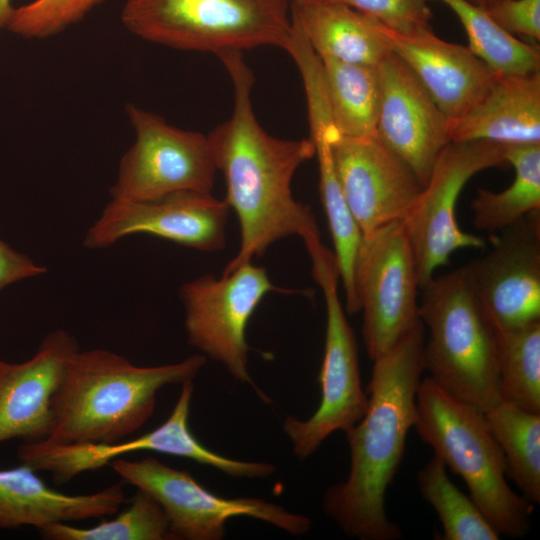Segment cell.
<instances>
[{
    "label": "cell",
    "mask_w": 540,
    "mask_h": 540,
    "mask_svg": "<svg viewBox=\"0 0 540 540\" xmlns=\"http://www.w3.org/2000/svg\"><path fill=\"white\" fill-rule=\"evenodd\" d=\"M378 70L381 101L376 137L424 186L440 153L451 142L449 119L396 54L391 52Z\"/></svg>",
    "instance_id": "cell-17"
},
{
    "label": "cell",
    "mask_w": 540,
    "mask_h": 540,
    "mask_svg": "<svg viewBox=\"0 0 540 540\" xmlns=\"http://www.w3.org/2000/svg\"><path fill=\"white\" fill-rule=\"evenodd\" d=\"M234 88L231 116L207 136L217 172L226 184L228 206L238 218L241 241L222 275L260 257L280 239L320 238L310 208L296 201L291 182L297 169L315 156L310 138L280 139L259 124L251 101L254 75L242 52L217 55Z\"/></svg>",
    "instance_id": "cell-1"
},
{
    "label": "cell",
    "mask_w": 540,
    "mask_h": 540,
    "mask_svg": "<svg viewBox=\"0 0 540 540\" xmlns=\"http://www.w3.org/2000/svg\"><path fill=\"white\" fill-rule=\"evenodd\" d=\"M230 207L211 192L180 191L149 200L111 201L87 230L83 245L104 249L134 234H149L200 251L226 246Z\"/></svg>",
    "instance_id": "cell-14"
},
{
    "label": "cell",
    "mask_w": 540,
    "mask_h": 540,
    "mask_svg": "<svg viewBox=\"0 0 540 540\" xmlns=\"http://www.w3.org/2000/svg\"><path fill=\"white\" fill-rule=\"evenodd\" d=\"M287 0H126L121 22L135 36L170 48L242 52L285 49L292 19Z\"/></svg>",
    "instance_id": "cell-6"
},
{
    "label": "cell",
    "mask_w": 540,
    "mask_h": 540,
    "mask_svg": "<svg viewBox=\"0 0 540 540\" xmlns=\"http://www.w3.org/2000/svg\"><path fill=\"white\" fill-rule=\"evenodd\" d=\"M310 139L315 146L319 167V194L327 218L334 257L345 293V308L349 314L359 312L354 270L362 243L361 230L342 192L332 156V129L325 121L310 124Z\"/></svg>",
    "instance_id": "cell-23"
},
{
    "label": "cell",
    "mask_w": 540,
    "mask_h": 540,
    "mask_svg": "<svg viewBox=\"0 0 540 540\" xmlns=\"http://www.w3.org/2000/svg\"><path fill=\"white\" fill-rule=\"evenodd\" d=\"M30 466L0 470V529L82 521L118 512L126 502L121 483L90 494L69 495L49 487Z\"/></svg>",
    "instance_id": "cell-20"
},
{
    "label": "cell",
    "mask_w": 540,
    "mask_h": 540,
    "mask_svg": "<svg viewBox=\"0 0 540 540\" xmlns=\"http://www.w3.org/2000/svg\"><path fill=\"white\" fill-rule=\"evenodd\" d=\"M539 211L498 232L491 249L464 266L500 333L540 320Z\"/></svg>",
    "instance_id": "cell-15"
},
{
    "label": "cell",
    "mask_w": 540,
    "mask_h": 540,
    "mask_svg": "<svg viewBox=\"0 0 540 540\" xmlns=\"http://www.w3.org/2000/svg\"><path fill=\"white\" fill-rule=\"evenodd\" d=\"M510 35L540 40V0H501L485 9Z\"/></svg>",
    "instance_id": "cell-33"
},
{
    "label": "cell",
    "mask_w": 540,
    "mask_h": 540,
    "mask_svg": "<svg viewBox=\"0 0 540 540\" xmlns=\"http://www.w3.org/2000/svg\"><path fill=\"white\" fill-rule=\"evenodd\" d=\"M499 378L503 401L540 414V320L500 333Z\"/></svg>",
    "instance_id": "cell-29"
},
{
    "label": "cell",
    "mask_w": 540,
    "mask_h": 540,
    "mask_svg": "<svg viewBox=\"0 0 540 540\" xmlns=\"http://www.w3.org/2000/svg\"><path fill=\"white\" fill-rule=\"evenodd\" d=\"M193 380L181 384L179 397L169 417L154 430L132 440L114 443L51 444L30 443L24 450V460L37 472L52 475L62 484L81 473L110 465L126 454L153 451L193 460L236 478L261 479L276 472L267 462L243 461L218 454L204 446L189 427Z\"/></svg>",
    "instance_id": "cell-13"
},
{
    "label": "cell",
    "mask_w": 540,
    "mask_h": 540,
    "mask_svg": "<svg viewBox=\"0 0 540 540\" xmlns=\"http://www.w3.org/2000/svg\"><path fill=\"white\" fill-rule=\"evenodd\" d=\"M333 124L340 136H376L381 101L378 67L320 58Z\"/></svg>",
    "instance_id": "cell-24"
},
{
    "label": "cell",
    "mask_w": 540,
    "mask_h": 540,
    "mask_svg": "<svg viewBox=\"0 0 540 540\" xmlns=\"http://www.w3.org/2000/svg\"><path fill=\"white\" fill-rule=\"evenodd\" d=\"M103 1L33 0L14 8L6 28L26 39H46L79 23Z\"/></svg>",
    "instance_id": "cell-31"
},
{
    "label": "cell",
    "mask_w": 540,
    "mask_h": 540,
    "mask_svg": "<svg viewBox=\"0 0 540 540\" xmlns=\"http://www.w3.org/2000/svg\"><path fill=\"white\" fill-rule=\"evenodd\" d=\"M472 4L480 7L481 9H487L488 7L492 6L493 4L501 1V0H468Z\"/></svg>",
    "instance_id": "cell-36"
},
{
    "label": "cell",
    "mask_w": 540,
    "mask_h": 540,
    "mask_svg": "<svg viewBox=\"0 0 540 540\" xmlns=\"http://www.w3.org/2000/svg\"><path fill=\"white\" fill-rule=\"evenodd\" d=\"M426 337L421 320L373 361L363 417L345 431L350 451L347 478L328 488L324 513L349 537L397 540L399 525L387 515L386 494L401 465L413 428Z\"/></svg>",
    "instance_id": "cell-2"
},
{
    "label": "cell",
    "mask_w": 540,
    "mask_h": 540,
    "mask_svg": "<svg viewBox=\"0 0 540 540\" xmlns=\"http://www.w3.org/2000/svg\"><path fill=\"white\" fill-rule=\"evenodd\" d=\"M434 1L442 2L452 10L466 32L468 47L492 70L517 75L540 72L538 45L510 35L484 9L468 0Z\"/></svg>",
    "instance_id": "cell-27"
},
{
    "label": "cell",
    "mask_w": 540,
    "mask_h": 540,
    "mask_svg": "<svg viewBox=\"0 0 540 540\" xmlns=\"http://www.w3.org/2000/svg\"><path fill=\"white\" fill-rule=\"evenodd\" d=\"M448 132L451 142L540 144V72L498 73L473 107L449 120Z\"/></svg>",
    "instance_id": "cell-21"
},
{
    "label": "cell",
    "mask_w": 540,
    "mask_h": 540,
    "mask_svg": "<svg viewBox=\"0 0 540 540\" xmlns=\"http://www.w3.org/2000/svg\"><path fill=\"white\" fill-rule=\"evenodd\" d=\"M287 1H289V2L291 3V2H293L294 0H287Z\"/></svg>",
    "instance_id": "cell-37"
},
{
    "label": "cell",
    "mask_w": 540,
    "mask_h": 540,
    "mask_svg": "<svg viewBox=\"0 0 540 540\" xmlns=\"http://www.w3.org/2000/svg\"><path fill=\"white\" fill-rule=\"evenodd\" d=\"M420 291L419 317L427 332L425 371L443 389L485 413L502 400L500 332L464 266L433 276Z\"/></svg>",
    "instance_id": "cell-4"
},
{
    "label": "cell",
    "mask_w": 540,
    "mask_h": 540,
    "mask_svg": "<svg viewBox=\"0 0 540 540\" xmlns=\"http://www.w3.org/2000/svg\"><path fill=\"white\" fill-rule=\"evenodd\" d=\"M47 269L30 257L12 249L0 239V290L6 286L44 274Z\"/></svg>",
    "instance_id": "cell-34"
},
{
    "label": "cell",
    "mask_w": 540,
    "mask_h": 540,
    "mask_svg": "<svg viewBox=\"0 0 540 540\" xmlns=\"http://www.w3.org/2000/svg\"><path fill=\"white\" fill-rule=\"evenodd\" d=\"M382 31L391 51L409 67L449 120L473 107L498 74L468 46L445 41L432 28L404 34L382 24Z\"/></svg>",
    "instance_id": "cell-19"
},
{
    "label": "cell",
    "mask_w": 540,
    "mask_h": 540,
    "mask_svg": "<svg viewBox=\"0 0 540 540\" xmlns=\"http://www.w3.org/2000/svg\"><path fill=\"white\" fill-rule=\"evenodd\" d=\"M505 156L515 171L512 184L499 192L478 188L471 202L474 226L490 233L540 210V144L506 146Z\"/></svg>",
    "instance_id": "cell-25"
},
{
    "label": "cell",
    "mask_w": 540,
    "mask_h": 540,
    "mask_svg": "<svg viewBox=\"0 0 540 540\" xmlns=\"http://www.w3.org/2000/svg\"><path fill=\"white\" fill-rule=\"evenodd\" d=\"M332 156L342 192L363 237L403 221L422 191L413 171L376 136H338L332 141Z\"/></svg>",
    "instance_id": "cell-16"
},
{
    "label": "cell",
    "mask_w": 540,
    "mask_h": 540,
    "mask_svg": "<svg viewBox=\"0 0 540 540\" xmlns=\"http://www.w3.org/2000/svg\"><path fill=\"white\" fill-rule=\"evenodd\" d=\"M49 540H171L168 518L158 501L137 489L126 509L113 519L81 528L54 523L39 530Z\"/></svg>",
    "instance_id": "cell-30"
},
{
    "label": "cell",
    "mask_w": 540,
    "mask_h": 540,
    "mask_svg": "<svg viewBox=\"0 0 540 540\" xmlns=\"http://www.w3.org/2000/svg\"><path fill=\"white\" fill-rule=\"evenodd\" d=\"M507 463V475L530 503H540V414L501 400L485 413Z\"/></svg>",
    "instance_id": "cell-26"
},
{
    "label": "cell",
    "mask_w": 540,
    "mask_h": 540,
    "mask_svg": "<svg viewBox=\"0 0 540 540\" xmlns=\"http://www.w3.org/2000/svg\"><path fill=\"white\" fill-rule=\"evenodd\" d=\"M13 10L11 0H0V30L7 27Z\"/></svg>",
    "instance_id": "cell-35"
},
{
    "label": "cell",
    "mask_w": 540,
    "mask_h": 540,
    "mask_svg": "<svg viewBox=\"0 0 540 540\" xmlns=\"http://www.w3.org/2000/svg\"><path fill=\"white\" fill-rule=\"evenodd\" d=\"M119 477L154 497L163 508L171 540H221L226 523L234 517H250L291 535L311 529V519L260 498H226L202 486L185 470L159 460L116 458L110 463Z\"/></svg>",
    "instance_id": "cell-8"
},
{
    "label": "cell",
    "mask_w": 540,
    "mask_h": 540,
    "mask_svg": "<svg viewBox=\"0 0 540 540\" xmlns=\"http://www.w3.org/2000/svg\"><path fill=\"white\" fill-rule=\"evenodd\" d=\"M273 290L278 288L265 268L252 262L220 278L206 274L184 283L179 297L188 342L223 365L234 379L252 385L246 330L258 305Z\"/></svg>",
    "instance_id": "cell-12"
},
{
    "label": "cell",
    "mask_w": 540,
    "mask_h": 540,
    "mask_svg": "<svg viewBox=\"0 0 540 540\" xmlns=\"http://www.w3.org/2000/svg\"><path fill=\"white\" fill-rule=\"evenodd\" d=\"M291 18L319 58L378 67L392 52L382 23L349 6L293 1Z\"/></svg>",
    "instance_id": "cell-22"
},
{
    "label": "cell",
    "mask_w": 540,
    "mask_h": 540,
    "mask_svg": "<svg viewBox=\"0 0 540 540\" xmlns=\"http://www.w3.org/2000/svg\"><path fill=\"white\" fill-rule=\"evenodd\" d=\"M413 428L434 455L462 477L470 497L500 536L527 534L533 505L509 486L504 453L484 412L428 376L418 386Z\"/></svg>",
    "instance_id": "cell-5"
},
{
    "label": "cell",
    "mask_w": 540,
    "mask_h": 540,
    "mask_svg": "<svg viewBox=\"0 0 540 540\" xmlns=\"http://www.w3.org/2000/svg\"><path fill=\"white\" fill-rule=\"evenodd\" d=\"M134 143L121 157L111 199L140 201L180 191L211 192L217 169L208 136L177 128L135 104L126 106Z\"/></svg>",
    "instance_id": "cell-10"
},
{
    "label": "cell",
    "mask_w": 540,
    "mask_h": 540,
    "mask_svg": "<svg viewBox=\"0 0 540 540\" xmlns=\"http://www.w3.org/2000/svg\"><path fill=\"white\" fill-rule=\"evenodd\" d=\"M203 354L159 366H137L105 349L78 350L69 359L52 399L51 444L114 443L153 415L163 387L193 380Z\"/></svg>",
    "instance_id": "cell-3"
},
{
    "label": "cell",
    "mask_w": 540,
    "mask_h": 540,
    "mask_svg": "<svg viewBox=\"0 0 540 540\" xmlns=\"http://www.w3.org/2000/svg\"><path fill=\"white\" fill-rule=\"evenodd\" d=\"M338 3L356 9L393 31L409 34L430 29L428 0H294Z\"/></svg>",
    "instance_id": "cell-32"
},
{
    "label": "cell",
    "mask_w": 540,
    "mask_h": 540,
    "mask_svg": "<svg viewBox=\"0 0 540 540\" xmlns=\"http://www.w3.org/2000/svg\"><path fill=\"white\" fill-rule=\"evenodd\" d=\"M505 150V145L489 141H465L450 142L440 153L417 201L402 221L420 289L455 251L484 247L482 237L458 225L456 204L474 175L508 165Z\"/></svg>",
    "instance_id": "cell-9"
},
{
    "label": "cell",
    "mask_w": 540,
    "mask_h": 540,
    "mask_svg": "<svg viewBox=\"0 0 540 540\" xmlns=\"http://www.w3.org/2000/svg\"><path fill=\"white\" fill-rule=\"evenodd\" d=\"M79 350L63 329L45 336L36 353L21 363L0 360V443L45 440L52 424V399L64 369Z\"/></svg>",
    "instance_id": "cell-18"
},
{
    "label": "cell",
    "mask_w": 540,
    "mask_h": 540,
    "mask_svg": "<svg viewBox=\"0 0 540 540\" xmlns=\"http://www.w3.org/2000/svg\"><path fill=\"white\" fill-rule=\"evenodd\" d=\"M354 287L358 309L363 313L365 349L374 361L420 320V284L402 221L363 237Z\"/></svg>",
    "instance_id": "cell-11"
},
{
    "label": "cell",
    "mask_w": 540,
    "mask_h": 540,
    "mask_svg": "<svg viewBox=\"0 0 540 540\" xmlns=\"http://www.w3.org/2000/svg\"><path fill=\"white\" fill-rule=\"evenodd\" d=\"M312 275L320 286L326 306V332L319 372L320 404L306 420L286 416L283 430L295 456L310 457L332 433L347 431L365 414L368 397L362 388L358 347L340 301L339 273L333 252L321 239L306 242Z\"/></svg>",
    "instance_id": "cell-7"
},
{
    "label": "cell",
    "mask_w": 540,
    "mask_h": 540,
    "mask_svg": "<svg viewBox=\"0 0 540 540\" xmlns=\"http://www.w3.org/2000/svg\"><path fill=\"white\" fill-rule=\"evenodd\" d=\"M417 483L423 499L433 507L441 522V540L500 539L474 500L450 480L440 458L433 455L419 470Z\"/></svg>",
    "instance_id": "cell-28"
}]
</instances>
